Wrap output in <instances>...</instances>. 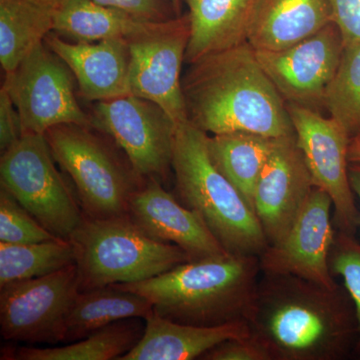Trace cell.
I'll list each match as a JSON object with an SVG mask.
<instances>
[{"instance_id":"9","label":"cell","mask_w":360,"mask_h":360,"mask_svg":"<svg viewBox=\"0 0 360 360\" xmlns=\"http://www.w3.org/2000/svg\"><path fill=\"white\" fill-rule=\"evenodd\" d=\"M75 79L65 61L45 44L6 75L4 85L18 111L23 134H44L63 124L92 127L90 115L78 103Z\"/></svg>"},{"instance_id":"11","label":"cell","mask_w":360,"mask_h":360,"mask_svg":"<svg viewBox=\"0 0 360 360\" xmlns=\"http://www.w3.org/2000/svg\"><path fill=\"white\" fill-rule=\"evenodd\" d=\"M79 292L75 264L47 276L0 288V333L6 340L58 343L65 316Z\"/></svg>"},{"instance_id":"1","label":"cell","mask_w":360,"mask_h":360,"mask_svg":"<svg viewBox=\"0 0 360 360\" xmlns=\"http://www.w3.org/2000/svg\"><path fill=\"white\" fill-rule=\"evenodd\" d=\"M262 276L248 323L270 360L354 356L359 323L345 285L326 288L297 276Z\"/></svg>"},{"instance_id":"16","label":"cell","mask_w":360,"mask_h":360,"mask_svg":"<svg viewBox=\"0 0 360 360\" xmlns=\"http://www.w3.org/2000/svg\"><path fill=\"white\" fill-rule=\"evenodd\" d=\"M163 186L153 179L144 181L130 200V219L155 240L179 246L189 262L227 255L202 219Z\"/></svg>"},{"instance_id":"10","label":"cell","mask_w":360,"mask_h":360,"mask_svg":"<svg viewBox=\"0 0 360 360\" xmlns=\"http://www.w3.org/2000/svg\"><path fill=\"white\" fill-rule=\"evenodd\" d=\"M285 104L314 186L326 191L333 201L336 231L356 236L360 212L348 174L352 136L331 116L326 117L309 108Z\"/></svg>"},{"instance_id":"33","label":"cell","mask_w":360,"mask_h":360,"mask_svg":"<svg viewBox=\"0 0 360 360\" xmlns=\"http://www.w3.org/2000/svg\"><path fill=\"white\" fill-rule=\"evenodd\" d=\"M22 127L18 111L14 105L11 94L2 84L0 89V150L7 149L16 143L22 135Z\"/></svg>"},{"instance_id":"37","label":"cell","mask_w":360,"mask_h":360,"mask_svg":"<svg viewBox=\"0 0 360 360\" xmlns=\"http://www.w3.org/2000/svg\"><path fill=\"white\" fill-rule=\"evenodd\" d=\"M37 1L42 2V4H49V6L56 7V8H58V6L60 4V2L63 1V0H37Z\"/></svg>"},{"instance_id":"22","label":"cell","mask_w":360,"mask_h":360,"mask_svg":"<svg viewBox=\"0 0 360 360\" xmlns=\"http://www.w3.org/2000/svg\"><path fill=\"white\" fill-rule=\"evenodd\" d=\"M146 297L115 285L79 291L65 316L61 342L84 340L116 321L146 319L153 314Z\"/></svg>"},{"instance_id":"3","label":"cell","mask_w":360,"mask_h":360,"mask_svg":"<svg viewBox=\"0 0 360 360\" xmlns=\"http://www.w3.org/2000/svg\"><path fill=\"white\" fill-rule=\"evenodd\" d=\"M259 276V257L227 253L184 262L139 283L113 285L143 296L155 314L169 321L219 326L250 321Z\"/></svg>"},{"instance_id":"2","label":"cell","mask_w":360,"mask_h":360,"mask_svg":"<svg viewBox=\"0 0 360 360\" xmlns=\"http://www.w3.org/2000/svg\"><path fill=\"white\" fill-rule=\"evenodd\" d=\"M181 84L188 122L205 134H295L285 101L248 41L191 63Z\"/></svg>"},{"instance_id":"20","label":"cell","mask_w":360,"mask_h":360,"mask_svg":"<svg viewBox=\"0 0 360 360\" xmlns=\"http://www.w3.org/2000/svg\"><path fill=\"white\" fill-rule=\"evenodd\" d=\"M188 7L191 39L186 63L248 41L257 0H184Z\"/></svg>"},{"instance_id":"36","label":"cell","mask_w":360,"mask_h":360,"mask_svg":"<svg viewBox=\"0 0 360 360\" xmlns=\"http://www.w3.org/2000/svg\"><path fill=\"white\" fill-rule=\"evenodd\" d=\"M167 1H169L174 6L177 13L181 14V4L184 0H167Z\"/></svg>"},{"instance_id":"34","label":"cell","mask_w":360,"mask_h":360,"mask_svg":"<svg viewBox=\"0 0 360 360\" xmlns=\"http://www.w3.org/2000/svg\"><path fill=\"white\" fill-rule=\"evenodd\" d=\"M348 174H349V180L352 191H354L355 195L359 198L360 201V163H349ZM359 233L360 236V225Z\"/></svg>"},{"instance_id":"26","label":"cell","mask_w":360,"mask_h":360,"mask_svg":"<svg viewBox=\"0 0 360 360\" xmlns=\"http://www.w3.org/2000/svg\"><path fill=\"white\" fill-rule=\"evenodd\" d=\"M72 264L75 248L68 239L28 245L0 243V288L13 281L47 276Z\"/></svg>"},{"instance_id":"14","label":"cell","mask_w":360,"mask_h":360,"mask_svg":"<svg viewBox=\"0 0 360 360\" xmlns=\"http://www.w3.org/2000/svg\"><path fill=\"white\" fill-rule=\"evenodd\" d=\"M331 212V198L314 186L290 231L259 255L262 274L297 276L326 288L335 286L329 267L336 233Z\"/></svg>"},{"instance_id":"18","label":"cell","mask_w":360,"mask_h":360,"mask_svg":"<svg viewBox=\"0 0 360 360\" xmlns=\"http://www.w3.org/2000/svg\"><path fill=\"white\" fill-rule=\"evenodd\" d=\"M141 340L118 360H191L201 359L208 350L232 338L250 336L246 321L219 326L179 323L155 312L146 319Z\"/></svg>"},{"instance_id":"31","label":"cell","mask_w":360,"mask_h":360,"mask_svg":"<svg viewBox=\"0 0 360 360\" xmlns=\"http://www.w3.org/2000/svg\"><path fill=\"white\" fill-rule=\"evenodd\" d=\"M200 359L205 360H270L265 348L252 336L232 338L208 350Z\"/></svg>"},{"instance_id":"17","label":"cell","mask_w":360,"mask_h":360,"mask_svg":"<svg viewBox=\"0 0 360 360\" xmlns=\"http://www.w3.org/2000/svg\"><path fill=\"white\" fill-rule=\"evenodd\" d=\"M44 44L70 68L85 101L97 103L130 94L127 40L73 42L51 32Z\"/></svg>"},{"instance_id":"27","label":"cell","mask_w":360,"mask_h":360,"mask_svg":"<svg viewBox=\"0 0 360 360\" xmlns=\"http://www.w3.org/2000/svg\"><path fill=\"white\" fill-rule=\"evenodd\" d=\"M324 110L354 136L360 130V44L345 45L324 94Z\"/></svg>"},{"instance_id":"29","label":"cell","mask_w":360,"mask_h":360,"mask_svg":"<svg viewBox=\"0 0 360 360\" xmlns=\"http://www.w3.org/2000/svg\"><path fill=\"white\" fill-rule=\"evenodd\" d=\"M329 267L333 276H340L356 312L359 340L354 356L360 359V243L356 236L336 231L329 255Z\"/></svg>"},{"instance_id":"8","label":"cell","mask_w":360,"mask_h":360,"mask_svg":"<svg viewBox=\"0 0 360 360\" xmlns=\"http://www.w3.org/2000/svg\"><path fill=\"white\" fill-rule=\"evenodd\" d=\"M94 129L122 149L143 179L165 184L172 172L177 124L160 106L134 96L97 101L90 115Z\"/></svg>"},{"instance_id":"5","label":"cell","mask_w":360,"mask_h":360,"mask_svg":"<svg viewBox=\"0 0 360 360\" xmlns=\"http://www.w3.org/2000/svg\"><path fill=\"white\" fill-rule=\"evenodd\" d=\"M68 240L75 248L79 291L139 283L189 262L181 248L150 238L129 214L103 219L84 215Z\"/></svg>"},{"instance_id":"35","label":"cell","mask_w":360,"mask_h":360,"mask_svg":"<svg viewBox=\"0 0 360 360\" xmlns=\"http://www.w3.org/2000/svg\"><path fill=\"white\" fill-rule=\"evenodd\" d=\"M348 160L349 163H360V130L350 141Z\"/></svg>"},{"instance_id":"32","label":"cell","mask_w":360,"mask_h":360,"mask_svg":"<svg viewBox=\"0 0 360 360\" xmlns=\"http://www.w3.org/2000/svg\"><path fill=\"white\" fill-rule=\"evenodd\" d=\"M330 6L345 45L360 44V0H330Z\"/></svg>"},{"instance_id":"4","label":"cell","mask_w":360,"mask_h":360,"mask_svg":"<svg viewBox=\"0 0 360 360\" xmlns=\"http://www.w3.org/2000/svg\"><path fill=\"white\" fill-rule=\"evenodd\" d=\"M207 135L189 122L177 124L174 195L202 219L227 252L259 257L269 245L264 229L255 210L212 162Z\"/></svg>"},{"instance_id":"21","label":"cell","mask_w":360,"mask_h":360,"mask_svg":"<svg viewBox=\"0 0 360 360\" xmlns=\"http://www.w3.org/2000/svg\"><path fill=\"white\" fill-rule=\"evenodd\" d=\"M158 23L90 0H63L56 11L52 32L73 42L129 41L150 32Z\"/></svg>"},{"instance_id":"7","label":"cell","mask_w":360,"mask_h":360,"mask_svg":"<svg viewBox=\"0 0 360 360\" xmlns=\"http://www.w3.org/2000/svg\"><path fill=\"white\" fill-rule=\"evenodd\" d=\"M0 186L56 238L68 240L84 219L75 187L58 172L44 134H23L1 153Z\"/></svg>"},{"instance_id":"28","label":"cell","mask_w":360,"mask_h":360,"mask_svg":"<svg viewBox=\"0 0 360 360\" xmlns=\"http://www.w3.org/2000/svg\"><path fill=\"white\" fill-rule=\"evenodd\" d=\"M59 238L47 231L22 205L0 186V243L28 245Z\"/></svg>"},{"instance_id":"25","label":"cell","mask_w":360,"mask_h":360,"mask_svg":"<svg viewBox=\"0 0 360 360\" xmlns=\"http://www.w3.org/2000/svg\"><path fill=\"white\" fill-rule=\"evenodd\" d=\"M144 328L134 319L116 321L63 347H21L18 360H118L139 343Z\"/></svg>"},{"instance_id":"13","label":"cell","mask_w":360,"mask_h":360,"mask_svg":"<svg viewBox=\"0 0 360 360\" xmlns=\"http://www.w3.org/2000/svg\"><path fill=\"white\" fill-rule=\"evenodd\" d=\"M345 42L335 23L279 51H255L258 63L285 103L323 112Z\"/></svg>"},{"instance_id":"30","label":"cell","mask_w":360,"mask_h":360,"mask_svg":"<svg viewBox=\"0 0 360 360\" xmlns=\"http://www.w3.org/2000/svg\"><path fill=\"white\" fill-rule=\"evenodd\" d=\"M101 6L122 9L141 20L161 22L181 15L167 0H90Z\"/></svg>"},{"instance_id":"19","label":"cell","mask_w":360,"mask_h":360,"mask_svg":"<svg viewBox=\"0 0 360 360\" xmlns=\"http://www.w3.org/2000/svg\"><path fill=\"white\" fill-rule=\"evenodd\" d=\"M331 22L330 0H257L248 42L255 51H279Z\"/></svg>"},{"instance_id":"24","label":"cell","mask_w":360,"mask_h":360,"mask_svg":"<svg viewBox=\"0 0 360 360\" xmlns=\"http://www.w3.org/2000/svg\"><path fill=\"white\" fill-rule=\"evenodd\" d=\"M276 139L243 131L207 135L208 153L212 162L253 210L255 186Z\"/></svg>"},{"instance_id":"23","label":"cell","mask_w":360,"mask_h":360,"mask_svg":"<svg viewBox=\"0 0 360 360\" xmlns=\"http://www.w3.org/2000/svg\"><path fill=\"white\" fill-rule=\"evenodd\" d=\"M56 7L37 0H0V63L13 73L53 32Z\"/></svg>"},{"instance_id":"6","label":"cell","mask_w":360,"mask_h":360,"mask_svg":"<svg viewBox=\"0 0 360 360\" xmlns=\"http://www.w3.org/2000/svg\"><path fill=\"white\" fill-rule=\"evenodd\" d=\"M101 134L77 124L58 125L44 134L85 217L94 219L129 214L130 200L146 180L135 172L122 149Z\"/></svg>"},{"instance_id":"12","label":"cell","mask_w":360,"mask_h":360,"mask_svg":"<svg viewBox=\"0 0 360 360\" xmlns=\"http://www.w3.org/2000/svg\"><path fill=\"white\" fill-rule=\"evenodd\" d=\"M189 39L191 20L186 13L129 40L130 94L158 104L176 124L188 122L181 68Z\"/></svg>"},{"instance_id":"15","label":"cell","mask_w":360,"mask_h":360,"mask_svg":"<svg viewBox=\"0 0 360 360\" xmlns=\"http://www.w3.org/2000/svg\"><path fill=\"white\" fill-rule=\"evenodd\" d=\"M314 187L296 135L277 139L253 194L255 212L269 245L290 231Z\"/></svg>"}]
</instances>
